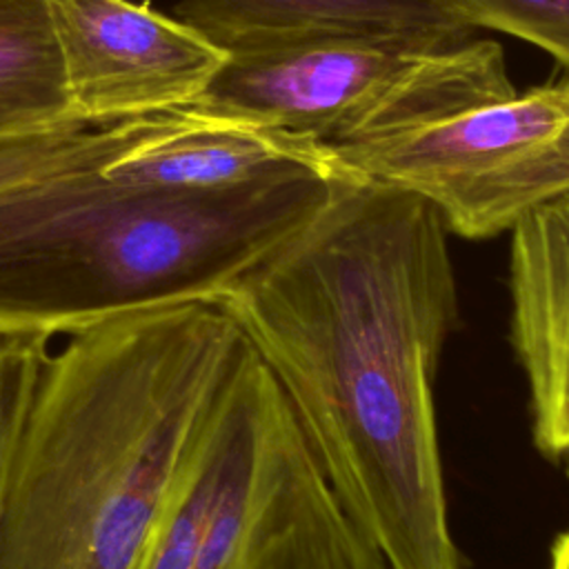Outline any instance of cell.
I'll use <instances>...</instances> for the list:
<instances>
[{
	"label": "cell",
	"instance_id": "cell-6",
	"mask_svg": "<svg viewBox=\"0 0 569 569\" xmlns=\"http://www.w3.org/2000/svg\"><path fill=\"white\" fill-rule=\"evenodd\" d=\"M331 156L358 178L425 198L449 231L493 238L569 191V76Z\"/></svg>",
	"mask_w": 569,
	"mask_h": 569
},
{
	"label": "cell",
	"instance_id": "cell-11",
	"mask_svg": "<svg viewBox=\"0 0 569 569\" xmlns=\"http://www.w3.org/2000/svg\"><path fill=\"white\" fill-rule=\"evenodd\" d=\"M73 118L47 0H0V136Z\"/></svg>",
	"mask_w": 569,
	"mask_h": 569
},
{
	"label": "cell",
	"instance_id": "cell-4",
	"mask_svg": "<svg viewBox=\"0 0 569 569\" xmlns=\"http://www.w3.org/2000/svg\"><path fill=\"white\" fill-rule=\"evenodd\" d=\"M136 569H389L249 342Z\"/></svg>",
	"mask_w": 569,
	"mask_h": 569
},
{
	"label": "cell",
	"instance_id": "cell-8",
	"mask_svg": "<svg viewBox=\"0 0 569 569\" xmlns=\"http://www.w3.org/2000/svg\"><path fill=\"white\" fill-rule=\"evenodd\" d=\"M509 231L511 342L529 382L533 440L569 469V191Z\"/></svg>",
	"mask_w": 569,
	"mask_h": 569
},
{
	"label": "cell",
	"instance_id": "cell-13",
	"mask_svg": "<svg viewBox=\"0 0 569 569\" xmlns=\"http://www.w3.org/2000/svg\"><path fill=\"white\" fill-rule=\"evenodd\" d=\"M462 29H491L531 42L569 76V0H436Z\"/></svg>",
	"mask_w": 569,
	"mask_h": 569
},
{
	"label": "cell",
	"instance_id": "cell-12",
	"mask_svg": "<svg viewBox=\"0 0 569 569\" xmlns=\"http://www.w3.org/2000/svg\"><path fill=\"white\" fill-rule=\"evenodd\" d=\"M176 113L178 109H169L116 122L73 118L40 131L0 136V191L51 176L102 169L133 142L167 127Z\"/></svg>",
	"mask_w": 569,
	"mask_h": 569
},
{
	"label": "cell",
	"instance_id": "cell-7",
	"mask_svg": "<svg viewBox=\"0 0 569 569\" xmlns=\"http://www.w3.org/2000/svg\"><path fill=\"white\" fill-rule=\"evenodd\" d=\"M71 111L116 122L189 107L227 53L147 0H47Z\"/></svg>",
	"mask_w": 569,
	"mask_h": 569
},
{
	"label": "cell",
	"instance_id": "cell-14",
	"mask_svg": "<svg viewBox=\"0 0 569 569\" xmlns=\"http://www.w3.org/2000/svg\"><path fill=\"white\" fill-rule=\"evenodd\" d=\"M49 342L51 338L42 333L0 329V518L13 449L40 371L51 353Z\"/></svg>",
	"mask_w": 569,
	"mask_h": 569
},
{
	"label": "cell",
	"instance_id": "cell-3",
	"mask_svg": "<svg viewBox=\"0 0 569 569\" xmlns=\"http://www.w3.org/2000/svg\"><path fill=\"white\" fill-rule=\"evenodd\" d=\"M345 169L171 191L100 169L0 191V329L69 336L158 305L211 302L300 229Z\"/></svg>",
	"mask_w": 569,
	"mask_h": 569
},
{
	"label": "cell",
	"instance_id": "cell-10",
	"mask_svg": "<svg viewBox=\"0 0 569 569\" xmlns=\"http://www.w3.org/2000/svg\"><path fill=\"white\" fill-rule=\"evenodd\" d=\"M176 16L224 53L347 33L471 36L436 0H180Z\"/></svg>",
	"mask_w": 569,
	"mask_h": 569
},
{
	"label": "cell",
	"instance_id": "cell-2",
	"mask_svg": "<svg viewBox=\"0 0 569 569\" xmlns=\"http://www.w3.org/2000/svg\"><path fill=\"white\" fill-rule=\"evenodd\" d=\"M244 342L211 302L69 333L13 449L0 569H136Z\"/></svg>",
	"mask_w": 569,
	"mask_h": 569
},
{
	"label": "cell",
	"instance_id": "cell-1",
	"mask_svg": "<svg viewBox=\"0 0 569 569\" xmlns=\"http://www.w3.org/2000/svg\"><path fill=\"white\" fill-rule=\"evenodd\" d=\"M447 231L425 198L347 173L216 302L389 569H462L436 418L458 316Z\"/></svg>",
	"mask_w": 569,
	"mask_h": 569
},
{
	"label": "cell",
	"instance_id": "cell-15",
	"mask_svg": "<svg viewBox=\"0 0 569 569\" xmlns=\"http://www.w3.org/2000/svg\"><path fill=\"white\" fill-rule=\"evenodd\" d=\"M551 569H569V531L562 533L553 545Z\"/></svg>",
	"mask_w": 569,
	"mask_h": 569
},
{
	"label": "cell",
	"instance_id": "cell-5",
	"mask_svg": "<svg viewBox=\"0 0 569 569\" xmlns=\"http://www.w3.org/2000/svg\"><path fill=\"white\" fill-rule=\"evenodd\" d=\"M513 93L496 40L347 33L227 53L189 109L336 151Z\"/></svg>",
	"mask_w": 569,
	"mask_h": 569
},
{
	"label": "cell",
	"instance_id": "cell-9",
	"mask_svg": "<svg viewBox=\"0 0 569 569\" xmlns=\"http://www.w3.org/2000/svg\"><path fill=\"white\" fill-rule=\"evenodd\" d=\"M291 169L340 167L329 149L311 140L180 107L167 127L133 142L100 173L131 187L207 191Z\"/></svg>",
	"mask_w": 569,
	"mask_h": 569
}]
</instances>
